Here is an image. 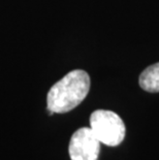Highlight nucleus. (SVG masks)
Instances as JSON below:
<instances>
[{
    "mask_svg": "<svg viewBox=\"0 0 159 160\" xmlns=\"http://www.w3.org/2000/svg\"><path fill=\"white\" fill-rule=\"evenodd\" d=\"M90 89V77L86 71L76 69L53 85L47 96L51 115L64 114L77 108Z\"/></svg>",
    "mask_w": 159,
    "mask_h": 160,
    "instance_id": "1",
    "label": "nucleus"
},
{
    "mask_svg": "<svg viewBox=\"0 0 159 160\" xmlns=\"http://www.w3.org/2000/svg\"><path fill=\"white\" fill-rule=\"evenodd\" d=\"M90 128L100 142L110 147L120 145L126 133L122 119L116 113L107 110H97L91 114Z\"/></svg>",
    "mask_w": 159,
    "mask_h": 160,
    "instance_id": "2",
    "label": "nucleus"
},
{
    "mask_svg": "<svg viewBox=\"0 0 159 160\" xmlns=\"http://www.w3.org/2000/svg\"><path fill=\"white\" fill-rule=\"evenodd\" d=\"M68 152L72 160H97L100 142L91 128H80L70 138Z\"/></svg>",
    "mask_w": 159,
    "mask_h": 160,
    "instance_id": "3",
    "label": "nucleus"
},
{
    "mask_svg": "<svg viewBox=\"0 0 159 160\" xmlns=\"http://www.w3.org/2000/svg\"><path fill=\"white\" fill-rule=\"evenodd\" d=\"M140 86L143 90L151 93L159 92V63L148 66L141 73Z\"/></svg>",
    "mask_w": 159,
    "mask_h": 160,
    "instance_id": "4",
    "label": "nucleus"
}]
</instances>
